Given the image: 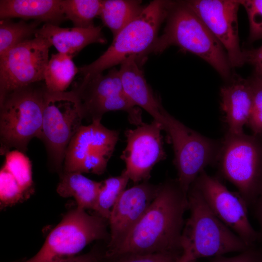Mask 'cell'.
<instances>
[{"label": "cell", "instance_id": "ffe728a7", "mask_svg": "<svg viewBox=\"0 0 262 262\" xmlns=\"http://www.w3.org/2000/svg\"><path fill=\"white\" fill-rule=\"evenodd\" d=\"M20 18L58 25L66 20L62 0H0V20Z\"/></svg>", "mask_w": 262, "mask_h": 262}, {"label": "cell", "instance_id": "cb8c5ba5", "mask_svg": "<svg viewBox=\"0 0 262 262\" xmlns=\"http://www.w3.org/2000/svg\"><path fill=\"white\" fill-rule=\"evenodd\" d=\"M41 22L27 23L24 20L15 22L6 19L0 21V56L16 45L35 36Z\"/></svg>", "mask_w": 262, "mask_h": 262}, {"label": "cell", "instance_id": "5bb4252c", "mask_svg": "<svg viewBox=\"0 0 262 262\" xmlns=\"http://www.w3.org/2000/svg\"><path fill=\"white\" fill-rule=\"evenodd\" d=\"M162 124L154 120L125 131L127 145L120 156L126 165L122 172L137 184L148 181L154 166L165 157Z\"/></svg>", "mask_w": 262, "mask_h": 262}, {"label": "cell", "instance_id": "1f68e13d", "mask_svg": "<svg viewBox=\"0 0 262 262\" xmlns=\"http://www.w3.org/2000/svg\"><path fill=\"white\" fill-rule=\"evenodd\" d=\"M261 250L257 245L247 248L238 255L230 257L223 255L215 257L210 262H260Z\"/></svg>", "mask_w": 262, "mask_h": 262}, {"label": "cell", "instance_id": "3957f363", "mask_svg": "<svg viewBox=\"0 0 262 262\" xmlns=\"http://www.w3.org/2000/svg\"><path fill=\"white\" fill-rule=\"evenodd\" d=\"M187 202L190 214L182 231L180 261L241 252L249 247L217 217L194 184L188 190Z\"/></svg>", "mask_w": 262, "mask_h": 262}, {"label": "cell", "instance_id": "484cf974", "mask_svg": "<svg viewBox=\"0 0 262 262\" xmlns=\"http://www.w3.org/2000/svg\"><path fill=\"white\" fill-rule=\"evenodd\" d=\"M129 180L122 172L118 176L111 177L102 181L94 210L97 214L108 221L112 208L126 190Z\"/></svg>", "mask_w": 262, "mask_h": 262}, {"label": "cell", "instance_id": "d590c367", "mask_svg": "<svg viewBox=\"0 0 262 262\" xmlns=\"http://www.w3.org/2000/svg\"><path fill=\"white\" fill-rule=\"evenodd\" d=\"M259 245L260 246L261 250V262H262V240L259 243Z\"/></svg>", "mask_w": 262, "mask_h": 262}, {"label": "cell", "instance_id": "e575fe53", "mask_svg": "<svg viewBox=\"0 0 262 262\" xmlns=\"http://www.w3.org/2000/svg\"><path fill=\"white\" fill-rule=\"evenodd\" d=\"M259 226L258 231L262 239V193L257 198L251 207Z\"/></svg>", "mask_w": 262, "mask_h": 262}, {"label": "cell", "instance_id": "74e56055", "mask_svg": "<svg viewBox=\"0 0 262 262\" xmlns=\"http://www.w3.org/2000/svg\"><path fill=\"white\" fill-rule=\"evenodd\" d=\"M179 262H180V261L179 260Z\"/></svg>", "mask_w": 262, "mask_h": 262}, {"label": "cell", "instance_id": "9c48e42d", "mask_svg": "<svg viewBox=\"0 0 262 262\" xmlns=\"http://www.w3.org/2000/svg\"><path fill=\"white\" fill-rule=\"evenodd\" d=\"M107 220L77 208L64 216L40 250L25 262H53L74 256L94 241L109 239Z\"/></svg>", "mask_w": 262, "mask_h": 262}, {"label": "cell", "instance_id": "6da1fadb", "mask_svg": "<svg viewBox=\"0 0 262 262\" xmlns=\"http://www.w3.org/2000/svg\"><path fill=\"white\" fill-rule=\"evenodd\" d=\"M187 209V196L177 179L165 180L160 184L157 196L139 221L120 243L106 250L103 258L129 254H182L180 239Z\"/></svg>", "mask_w": 262, "mask_h": 262}, {"label": "cell", "instance_id": "30bf717a", "mask_svg": "<svg viewBox=\"0 0 262 262\" xmlns=\"http://www.w3.org/2000/svg\"><path fill=\"white\" fill-rule=\"evenodd\" d=\"M72 90L80 102L84 118L91 122L101 120L107 112L124 111L131 124L137 126L143 123L141 109L125 94L119 70L115 68L105 75L82 77Z\"/></svg>", "mask_w": 262, "mask_h": 262}, {"label": "cell", "instance_id": "4dcf8cb0", "mask_svg": "<svg viewBox=\"0 0 262 262\" xmlns=\"http://www.w3.org/2000/svg\"><path fill=\"white\" fill-rule=\"evenodd\" d=\"M181 256L176 252L129 254L107 259L110 262H179Z\"/></svg>", "mask_w": 262, "mask_h": 262}, {"label": "cell", "instance_id": "8992f818", "mask_svg": "<svg viewBox=\"0 0 262 262\" xmlns=\"http://www.w3.org/2000/svg\"><path fill=\"white\" fill-rule=\"evenodd\" d=\"M261 136L226 131L216 164L220 176L237 188L248 208L262 193Z\"/></svg>", "mask_w": 262, "mask_h": 262}, {"label": "cell", "instance_id": "277c9868", "mask_svg": "<svg viewBox=\"0 0 262 262\" xmlns=\"http://www.w3.org/2000/svg\"><path fill=\"white\" fill-rule=\"evenodd\" d=\"M170 1L154 0L115 37L108 49L92 63L79 67L82 77L102 73L131 56L142 62L156 40L165 19Z\"/></svg>", "mask_w": 262, "mask_h": 262}, {"label": "cell", "instance_id": "7402d4cb", "mask_svg": "<svg viewBox=\"0 0 262 262\" xmlns=\"http://www.w3.org/2000/svg\"><path fill=\"white\" fill-rule=\"evenodd\" d=\"M141 3L137 0H102L99 16L113 37L140 14L145 7Z\"/></svg>", "mask_w": 262, "mask_h": 262}, {"label": "cell", "instance_id": "836d02e7", "mask_svg": "<svg viewBox=\"0 0 262 262\" xmlns=\"http://www.w3.org/2000/svg\"><path fill=\"white\" fill-rule=\"evenodd\" d=\"M102 258L103 256L99 252L92 250L82 255L59 259L53 262H101Z\"/></svg>", "mask_w": 262, "mask_h": 262}, {"label": "cell", "instance_id": "52a82bcc", "mask_svg": "<svg viewBox=\"0 0 262 262\" xmlns=\"http://www.w3.org/2000/svg\"><path fill=\"white\" fill-rule=\"evenodd\" d=\"M162 125L171 143L176 179L184 193L188 190L198 176L209 165H216L221 139L205 136L184 125L165 110Z\"/></svg>", "mask_w": 262, "mask_h": 262}, {"label": "cell", "instance_id": "8fae6325", "mask_svg": "<svg viewBox=\"0 0 262 262\" xmlns=\"http://www.w3.org/2000/svg\"><path fill=\"white\" fill-rule=\"evenodd\" d=\"M96 120L82 125L70 142L65 153L63 172L101 175L118 139V132Z\"/></svg>", "mask_w": 262, "mask_h": 262}, {"label": "cell", "instance_id": "ba28073f", "mask_svg": "<svg viewBox=\"0 0 262 262\" xmlns=\"http://www.w3.org/2000/svg\"><path fill=\"white\" fill-rule=\"evenodd\" d=\"M83 118L80 102L72 90L52 92L46 89L38 138L45 146L49 164L60 174L66 148Z\"/></svg>", "mask_w": 262, "mask_h": 262}, {"label": "cell", "instance_id": "d4e9b609", "mask_svg": "<svg viewBox=\"0 0 262 262\" xmlns=\"http://www.w3.org/2000/svg\"><path fill=\"white\" fill-rule=\"evenodd\" d=\"M102 0H62L63 12L74 27L86 28L94 26V19L99 16Z\"/></svg>", "mask_w": 262, "mask_h": 262}, {"label": "cell", "instance_id": "ac0fdd59", "mask_svg": "<svg viewBox=\"0 0 262 262\" xmlns=\"http://www.w3.org/2000/svg\"><path fill=\"white\" fill-rule=\"evenodd\" d=\"M140 64L135 56L129 57L120 64L119 71L123 90L135 106L145 110L162 124L165 109L147 83Z\"/></svg>", "mask_w": 262, "mask_h": 262}, {"label": "cell", "instance_id": "d6986e66", "mask_svg": "<svg viewBox=\"0 0 262 262\" xmlns=\"http://www.w3.org/2000/svg\"><path fill=\"white\" fill-rule=\"evenodd\" d=\"M35 36L46 40L51 46H53L59 53L72 57L89 44H105L107 42L101 26L95 25L86 28H66L46 23L37 30Z\"/></svg>", "mask_w": 262, "mask_h": 262}, {"label": "cell", "instance_id": "d6a6232c", "mask_svg": "<svg viewBox=\"0 0 262 262\" xmlns=\"http://www.w3.org/2000/svg\"><path fill=\"white\" fill-rule=\"evenodd\" d=\"M243 50L245 63L253 66L254 76L262 78V45L257 49Z\"/></svg>", "mask_w": 262, "mask_h": 262}, {"label": "cell", "instance_id": "83f0119b", "mask_svg": "<svg viewBox=\"0 0 262 262\" xmlns=\"http://www.w3.org/2000/svg\"><path fill=\"white\" fill-rule=\"evenodd\" d=\"M27 193L13 176L3 166L0 170V205L6 207L21 201Z\"/></svg>", "mask_w": 262, "mask_h": 262}, {"label": "cell", "instance_id": "e0dca14e", "mask_svg": "<svg viewBox=\"0 0 262 262\" xmlns=\"http://www.w3.org/2000/svg\"><path fill=\"white\" fill-rule=\"evenodd\" d=\"M220 88L221 107L227 126V131L244 132L250 118L253 104V89L249 79L236 73Z\"/></svg>", "mask_w": 262, "mask_h": 262}, {"label": "cell", "instance_id": "4316f807", "mask_svg": "<svg viewBox=\"0 0 262 262\" xmlns=\"http://www.w3.org/2000/svg\"><path fill=\"white\" fill-rule=\"evenodd\" d=\"M2 166L6 169L16 180L27 194L33 186L31 162L25 153L17 149L7 151Z\"/></svg>", "mask_w": 262, "mask_h": 262}, {"label": "cell", "instance_id": "2e32d148", "mask_svg": "<svg viewBox=\"0 0 262 262\" xmlns=\"http://www.w3.org/2000/svg\"><path fill=\"white\" fill-rule=\"evenodd\" d=\"M147 181L126 189L112 209L108 219L110 239L107 250L120 243L145 214L159 190Z\"/></svg>", "mask_w": 262, "mask_h": 262}, {"label": "cell", "instance_id": "9a60e30c", "mask_svg": "<svg viewBox=\"0 0 262 262\" xmlns=\"http://www.w3.org/2000/svg\"><path fill=\"white\" fill-rule=\"evenodd\" d=\"M185 3L202 20L224 47L231 67L245 64L239 43L236 0H190Z\"/></svg>", "mask_w": 262, "mask_h": 262}, {"label": "cell", "instance_id": "44dd1931", "mask_svg": "<svg viewBox=\"0 0 262 262\" xmlns=\"http://www.w3.org/2000/svg\"><path fill=\"white\" fill-rule=\"evenodd\" d=\"M102 181H96L79 172H64L60 174L57 192L64 197H73L77 208L94 211Z\"/></svg>", "mask_w": 262, "mask_h": 262}, {"label": "cell", "instance_id": "f1b7e54d", "mask_svg": "<svg viewBox=\"0 0 262 262\" xmlns=\"http://www.w3.org/2000/svg\"><path fill=\"white\" fill-rule=\"evenodd\" d=\"M253 89V104L248 125L253 134L262 136V78L249 79Z\"/></svg>", "mask_w": 262, "mask_h": 262}, {"label": "cell", "instance_id": "603a6c76", "mask_svg": "<svg viewBox=\"0 0 262 262\" xmlns=\"http://www.w3.org/2000/svg\"><path fill=\"white\" fill-rule=\"evenodd\" d=\"M73 57L61 53L52 54L44 73L46 89L52 92H65L72 82L79 68Z\"/></svg>", "mask_w": 262, "mask_h": 262}, {"label": "cell", "instance_id": "f546056e", "mask_svg": "<svg viewBox=\"0 0 262 262\" xmlns=\"http://www.w3.org/2000/svg\"><path fill=\"white\" fill-rule=\"evenodd\" d=\"M239 2L245 8L248 16L249 41L262 39V0H241Z\"/></svg>", "mask_w": 262, "mask_h": 262}, {"label": "cell", "instance_id": "7a4b0ae2", "mask_svg": "<svg viewBox=\"0 0 262 262\" xmlns=\"http://www.w3.org/2000/svg\"><path fill=\"white\" fill-rule=\"evenodd\" d=\"M163 34L148 54L162 53L171 46L192 53L210 64L226 82L231 66L220 42L184 1H170Z\"/></svg>", "mask_w": 262, "mask_h": 262}, {"label": "cell", "instance_id": "5b68a950", "mask_svg": "<svg viewBox=\"0 0 262 262\" xmlns=\"http://www.w3.org/2000/svg\"><path fill=\"white\" fill-rule=\"evenodd\" d=\"M44 83L38 82L15 90L0 100V154L12 148L25 153L42 125Z\"/></svg>", "mask_w": 262, "mask_h": 262}, {"label": "cell", "instance_id": "8d00e7d4", "mask_svg": "<svg viewBox=\"0 0 262 262\" xmlns=\"http://www.w3.org/2000/svg\"><path fill=\"white\" fill-rule=\"evenodd\" d=\"M187 262H198L196 260H192Z\"/></svg>", "mask_w": 262, "mask_h": 262}, {"label": "cell", "instance_id": "4fadbf2b", "mask_svg": "<svg viewBox=\"0 0 262 262\" xmlns=\"http://www.w3.org/2000/svg\"><path fill=\"white\" fill-rule=\"evenodd\" d=\"M208 206L225 225L248 247L257 245L262 238L250 222L248 207L238 192L229 191L216 178L203 171L193 183Z\"/></svg>", "mask_w": 262, "mask_h": 262}, {"label": "cell", "instance_id": "7c38bea8", "mask_svg": "<svg viewBox=\"0 0 262 262\" xmlns=\"http://www.w3.org/2000/svg\"><path fill=\"white\" fill-rule=\"evenodd\" d=\"M51 45L37 36L0 56V100L7 94L44 81Z\"/></svg>", "mask_w": 262, "mask_h": 262}, {"label": "cell", "instance_id": "f35d334b", "mask_svg": "<svg viewBox=\"0 0 262 262\" xmlns=\"http://www.w3.org/2000/svg\"><path fill=\"white\" fill-rule=\"evenodd\" d=\"M260 78H261V77H260Z\"/></svg>", "mask_w": 262, "mask_h": 262}]
</instances>
